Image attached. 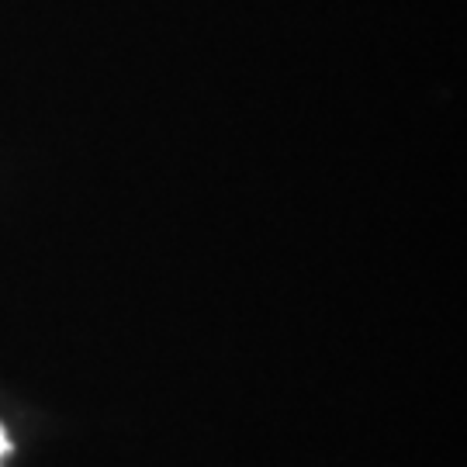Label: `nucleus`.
<instances>
[{"mask_svg": "<svg viewBox=\"0 0 467 467\" xmlns=\"http://www.w3.org/2000/svg\"><path fill=\"white\" fill-rule=\"evenodd\" d=\"M7 447H11V443H7V433H4V430H0V457H4V453H7Z\"/></svg>", "mask_w": 467, "mask_h": 467, "instance_id": "obj_1", "label": "nucleus"}]
</instances>
